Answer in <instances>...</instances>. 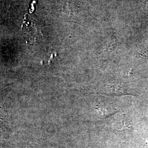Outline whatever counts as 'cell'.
Returning a JSON list of instances; mask_svg holds the SVG:
<instances>
[{
	"label": "cell",
	"mask_w": 148,
	"mask_h": 148,
	"mask_svg": "<svg viewBox=\"0 0 148 148\" xmlns=\"http://www.w3.org/2000/svg\"><path fill=\"white\" fill-rule=\"evenodd\" d=\"M116 43V40L115 38H112L111 40H110L108 44H107V47L106 48L108 49L109 50H111V48H112V47H114V45H115Z\"/></svg>",
	"instance_id": "3"
},
{
	"label": "cell",
	"mask_w": 148,
	"mask_h": 148,
	"mask_svg": "<svg viewBox=\"0 0 148 148\" xmlns=\"http://www.w3.org/2000/svg\"><path fill=\"white\" fill-rule=\"evenodd\" d=\"M77 11L78 8L77 6L71 2H67L63 7L64 13L68 16L75 15L77 12Z\"/></svg>",
	"instance_id": "2"
},
{
	"label": "cell",
	"mask_w": 148,
	"mask_h": 148,
	"mask_svg": "<svg viewBox=\"0 0 148 148\" xmlns=\"http://www.w3.org/2000/svg\"><path fill=\"white\" fill-rule=\"evenodd\" d=\"M106 85H104L101 90H102L103 92L106 93H111V94H123L125 92L124 90V87H123L120 85H117L115 84H106Z\"/></svg>",
	"instance_id": "1"
}]
</instances>
